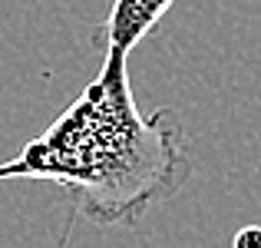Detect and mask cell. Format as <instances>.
<instances>
[{"mask_svg":"<svg viewBox=\"0 0 261 248\" xmlns=\"http://www.w3.org/2000/svg\"><path fill=\"white\" fill-rule=\"evenodd\" d=\"M126 53L106 50L89 86L37 139L0 162L4 179H46L73 195L80 215L102 229H133L172 199L192 172L172 109L139 113Z\"/></svg>","mask_w":261,"mask_h":248,"instance_id":"1","label":"cell"},{"mask_svg":"<svg viewBox=\"0 0 261 248\" xmlns=\"http://www.w3.org/2000/svg\"><path fill=\"white\" fill-rule=\"evenodd\" d=\"M175 0H113V10L106 17V50L133 53V46L166 17Z\"/></svg>","mask_w":261,"mask_h":248,"instance_id":"2","label":"cell"},{"mask_svg":"<svg viewBox=\"0 0 261 248\" xmlns=\"http://www.w3.org/2000/svg\"><path fill=\"white\" fill-rule=\"evenodd\" d=\"M231 248H261V225H245L235 232Z\"/></svg>","mask_w":261,"mask_h":248,"instance_id":"3","label":"cell"}]
</instances>
